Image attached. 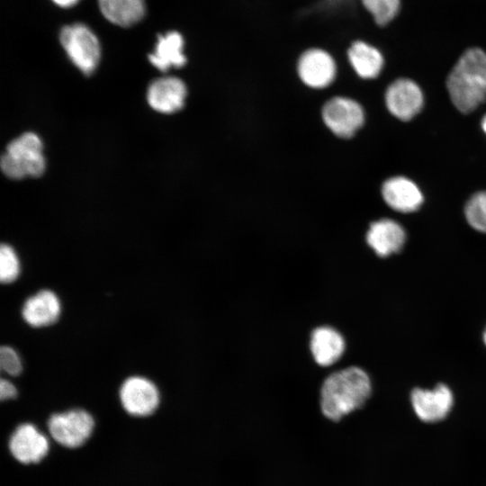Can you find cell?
Returning a JSON list of instances; mask_svg holds the SVG:
<instances>
[{"label": "cell", "instance_id": "1", "mask_svg": "<svg viewBox=\"0 0 486 486\" xmlns=\"http://www.w3.org/2000/svg\"><path fill=\"white\" fill-rule=\"evenodd\" d=\"M320 392L322 414L338 421L364 405L372 393V383L362 368L348 366L328 375Z\"/></svg>", "mask_w": 486, "mask_h": 486}, {"label": "cell", "instance_id": "2", "mask_svg": "<svg viewBox=\"0 0 486 486\" xmlns=\"http://www.w3.org/2000/svg\"><path fill=\"white\" fill-rule=\"evenodd\" d=\"M446 86L460 112L477 108L486 99V52L479 47L465 50L449 73Z\"/></svg>", "mask_w": 486, "mask_h": 486}, {"label": "cell", "instance_id": "3", "mask_svg": "<svg viewBox=\"0 0 486 486\" xmlns=\"http://www.w3.org/2000/svg\"><path fill=\"white\" fill-rule=\"evenodd\" d=\"M42 149V142L37 134H22L6 146V151L1 157L2 171L12 179L40 176L46 167Z\"/></svg>", "mask_w": 486, "mask_h": 486}, {"label": "cell", "instance_id": "4", "mask_svg": "<svg viewBox=\"0 0 486 486\" xmlns=\"http://www.w3.org/2000/svg\"><path fill=\"white\" fill-rule=\"evenodd\" d=\"M59 40L76 68L86 76L92 74L101 57L100 43L94 33L85 24L74 23L62 28Z\"/></svg>", "mask_w": 486, "mask_h": 486}, {"label": "cell", "instance_id": "5", "mask_svg": "<svg viewBox=\"0 0 486 486\" xmlns=\"http://www.w3.org/2000/svg\"><path fill=\"white\" fill-rule=\"evenodd\" d=\"M296 69L299 77L305 85L320 89L329 86L335 79L337 62L328 50L312 46L300 54Z\"/></svg>", "mask_w": 486, "mask_h": 486}, {"label": "cell", "instance_id": "6", "mask_svg": "<svg viewBox=\"0 0 486 486\" xmlns=\"http://www.w3.org/2000/svg\"><path fill=\"white\" fill-rule=\"evenodd\" d=\"M321 113L327 127L343 139L353 137L364 121L362 106L355 100L342 96L329 99L323 105Z\"/></svg>", "mask_w": 486, "mask_h": 486}, {"label": "cell", "instance_id": "7", "mask_svg": "<svg viewBox=\"0 0 486 486\" xmlns=\"http://www.w3.org/2000/svg\"><path fill=\"white\" fill-rule=\"evenodd\" d=\"M48 428L52 437L67 447H77L84 444L94 428V419L83 410L52 415L48 421Z\"/></svg>", "mask_w": 486, "mask_h": 486}, {"label": "cell", "instance_id": "8", "mask_svg": "<svg viewBox=\"0 0 486 486\" xmlns=\"http://www.w3.org/2000/svg\"><path fill=\"white\" fill-rule=\"evenodd\" d=\"M410 400L416 416L427 423H435L444 419L454 405L451 390L442 383L431 390L414 389Z\"/></svg>", "mask_w": 486, "mask_h": 486}, {"label": "cell", "instance_id": "9", "mask_svg": "<svg viewBox=\"0 0 486 486\" xmlns=\"http://www.w3.org/2000/svg\"><path fill=\"white\" fill-rule=\"evenodd\" d=\"M120 399L124 410L134 416H148L155 411L159 403L156 385L147 378L131 376L120 389Z\"/></svg>", "mask_w": 486, "mask_h": 486}, {"label": "cell", "instance_id": "10", "mask_svg": "<svg viewBox=\"0 0 486 486\" xmlns=\"http://www.w3.org/2000/svg\"><path fill=\"white\" fill-rule=\"evenodd\" d=\"M389 112L402 121L412 119L422 108L423 94L418 86L408 78L392 82L385 93Z\"/></svg>", "mask_w": 486, "mask_h": 486}, {"label": "cell", "instance_id": "11", "mask_svg": "<svg viewBox=\"0 0 486 486\" xmlns=\"http://www.w3.org/2000/svg\"><path fill=\"white\" fill-rule=\"evenodd\" d=\"M309 348L314 362L321 367H328L342 357L346 340L336 328L321 325L310 332Z\"/></svg>", "mask_w": 486, "mask_h": 486}, {"label": "cell", "instance_id": "12", "mask_svg": "<svg viewBox=\"0 0 486 486\" xmlns=\"http://www.w3.org/2000/svg\"><path fill=\"white\" fill-rule=\"evenodd\" d=\"M186 94L187 88L184 81L176 76H163L150 83L147 100L154 110L171 113L183 108Z\"/></svg>", "mask_w": 486, "mask_h": 486}, {"label": "cell", "instance_id": "13", "mask_svg": "<svg viewBox=\"0 0 486 486\" xmlns=\"http://www.w3.org/2000/svg\"><path fill=\"white\" fill-rule=\"evenodd\" d=\"M10 451L21 463H38L47 454L49 442L32 424L20 425L9 441Z\"/></svg>", "mask_w": 486, "mask_h": 486}, {"label": "cell", "instance_id": "14", "mask_svg": "<svg viewBox=\"0 0 486 486\" xmlns=\"http://www.w3.org/2000/svg\"><path fill=\"white\" fill-rule=\"evenodd\" d=\"M405 238L402 227L391 219L374 221L366 233L368 246L380 257L399 252L403 247Z\"/></svg>", "mask_w": 486, "mask_h": 486}, {"label": "cell", "instance_id": "15", "mask_svg": "<svg viewBox=\"0 0 486 486\" xmlns=\"http://www.w3.org/2000/svg\"><path fill=\"white\" fill-rule=\"evenodd\" d=\"M346 58L354 71L364 79L377 77L384 66V57L380 49L364 39L350 42Z\"/></svg>", "mask_w": 486, "mask_h": 486}, {"label": "cell", "instance_id": "16", "mask_svg": "<svg viewBox=\"0 0 486 486\" xmlns=\"http://www.w3.org/2000/svg\"><path fill=\"white\" fill-rule=\"evenodd\" d=\"M385 202L400 212H411L419 208L423 196L418 187L404 176L386 180L382 187Z\"/></svg>", "mask_w": 486, "mask_h": 486}, {"label": "cell", "instance_id": "17", "mask_svg": "<svg viewBox=\"0 0 486 486\" xmlns=\"http://www.w3.org/2000/svg\"><path fill=\"white\" fill-rule=\"evenodd\" d=\"M60 309L58 296L52 291L41 290L25 301L22 315L32 327H46L57 321Z\"/></svg>", "mask_w": 486, "mask_h": 486}, {"label": "cell", "instance_id": "18", "mask_svg": "<svg viewBox=\"0 0 486 486\" xmlns=\"http://www.w3.org/2000/svg\"><path fill=\"white\" fill-rule=\"evenodd\" d=\"M184 40L176 31H171L165 35H158L153 53L148 54L149 62L161 71H166L171 67L182 68L186 63L184 54Z\"/></svg>", "mask_w": 486, "mask_h": 486}, {"label": "cell", "instance_id": "19", "mask_svg": "<svg viewBox=\"0 0 486 486\" xmlns=\"http://www.w3.org/2000/svg\"><path fill=\"white\" fill-rule=\"evenodd\" d=\"M100 10L111 22L129 27L145 14L144 0H98Z\"/></svg>", "mask_w": 486, "mask_h": 486}, {"label": "cell", "instance_id": "20", "mask_svg": "<svg viewBox=\"0 0 486 486\" xmlns=\"http://www.w3.org/2000/svg\"><path fill=\"white\" fill-rule=\"evenodd\" d=\"M372 22L380 28L391 25L402 10V0H357Z\"/></svg>", "mask_w": 486, "mask_h": 486}, {"label": "cell", "instance_id": "21", "mask_svg": "<svg viewBox=\"0 0 486 486\" xmlns=\"http://www.w3.org/2000/svg\"><path fill=\"white\" fill-rule=\"evenodd\" d=\"M468 223L476 230L486 233V192L473 194L465 205Z\"/></svg>", "mask_w": 486, "mask_h": 486}, {"label": "cell", "instance_id": "22", "mask_svg": "<svg viewBox=\"0 0 486 486\" xmlns=\"http://www.w3.org/2000/svg\"><path fill=\"white\" fill-rule=\"evenodd\" d=\"M20 273V262L14 248L2 244L0 248V280L4 284L14 282Z\"/></svg>", "mask_w": 486, "mask_h": 486}, {"label": "cell", "instance_id": "23", "mask_svg": "<svg viewBox=\"0 0 486 486\" xmlns=\"http://www.w3.org/2000/svg\"><path fill=\"white\" fill-rule=\"evenodd\" d=\"M1 369L10 375H18L22 369L21 359L16 351L7 346L0 349Z\"/></svg>", "mask_w": 486, "mask_h": 486}, {"label": "cell", "instance_id": "24", "mask_svg": "<svg viewBox=\"0 0 486 486\" xmlns=\"http://www.w3.org/2000/svg\"><path fill=\"white\" fill-rule=\"evenodd\" d=\"M17 395L15 386L9 381L2 379L0 382V397L2 400L14 399Z\"/></svg>", "mask_w": 486, "mask_h": 486}, {"label": "cell", "instance_id": "25", "mask_svg": "<svg viewBox=\"0 0 486 486\" xmlns=\"http://www.w3.org/2000/svg\"><path fill=\"white\" fill-rule=\"evenodd\" d=\"M56 4L61 7H70L76 4L79 0H52Z\"/></svg>", "mask_w": 486, "mask_h": 486}, {"label": "cell", "instance_id": "26", "mask_svg": "<svg viewBox=\"0 0 486 486\" xmlns=\"http://www.w3.org/2000/svg\"><path fill=\"white\" fill-rule=\"evenodd\" d=\"M482 126L483 130L486 132V115L482 119Z\"/></svg>", "mask_w": 486, "mask_h": 486}, {"label": "cell", "instance_id": "27", "mask_svg": "<svg viewBox=\"0 0 486 486\" xmlns=\"http://www.w3.org/2000/svg\"><path fill=\"white\" fill-rule=\"evenodd\" d=\"M483 340H484V343L486 345V328H485L484 333H483Z\"/></svg>", "mask_w": 486, "mask_h": 486}]
</instances>
